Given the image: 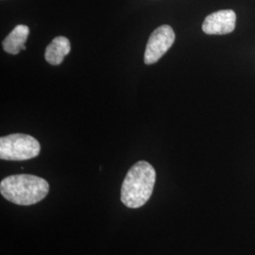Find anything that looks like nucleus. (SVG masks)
<instances>
[{"instance_id":"obj_1","label":"nucleus","mask_w":255,"mask_h":255,"mask_svg":"<svg viewBox=\"0 0 255 255\" xmlns=\"http://www.w3.org/2000/svg\"><path fill=\"white\" fill-rule=\"evenodd\" d=\"M155 182L154 167L146 161L137 162L129 168L122 183L121 202L130 209L144 206L153 193Z\"/></svg>"},{"instance_id":"obj_2","label":"nucleus","mask_w":255,"mask_h":255,"mask_svg":"<svg viewBox=\"0 0 255 255\" xmlns=\"http://www.w3.org/2000/svg\"><path fill=\"white\" fill-rule=\"evenodd\" d=\"M49 192L46 180L30 174H17L4 178L0 182V193L7 201L29 206L43 201Z\"/></svg>"},{"instance_id":"obj_3","label":"nucleus","mask_w":255,"mask_h":255,"mask_svg":"<svg viewBox=\"0 0 255 255\" xmlns=\"http://www.w3.org/2000/svg\"><path fill=\"white\" fill-rule=\"evenodd\" d=\"M41 145L34 137L13 133L0 138V158L6 161H26L37 157Z\"/></svg>"},{"instance_id":"obj_4","label":"nucleus","mask_w":255,"mask_h":255,"mask_svg":"<svg viewBox=\"0 0 255 255\" xmlns=\"http://www.w3.org/2000/svg\"><path fill=\"white\" fill-rule=\"evenodd\" d=\"M174 41L175 33L172 27L168 25L157 27L147 41L145 51V64L157 63L172 46Z\"/></svg>"},{"instance_id":"obj_5","label":"nucleus","mask_w":255,"mask_h":255,"mask_svg":"<svg viewBox=\"0 0 255 255\" xmlns=\"http://www.w3.org/2000/svg\"><path fill=\"white\" fill-rule=\"evenodd\" d=\"M237 14L232 9L218 10L209 14L202 24V30L209 35H224L235 30Z\"/></svg>"},{"instance_id":"obj_6","label":"nucleus","mask_w":255,"mask_h":255,"mask_svg":"<svg viewBox=\"0 0 255 255\" xmlns=\"http://www.w3.org/2000/svg\"><path fill=\"white\" fill-rule=\"evenodd\" d=\"M29 33L28 27L26 25H18L14 27L9 35L3 41V48L9 54H18L20 50L26 49V42Z\"/></svg>"},{"instance_id":"obj_7","label":"nucleus","mask_w":255,"mask_h":255,"mask_svg":"<svg viewBox=\"0 0 255 255\" xmlns=\"http://www.w3.org/2000/svg\"><path fill=\"white\" fill-rule=\"evenodd\" d=\"M71 45L69 40L64 36H58L46 46L45 59L48 64L59 65L64 61V57L69 54Z\"/></svg>"}]
</instances>
